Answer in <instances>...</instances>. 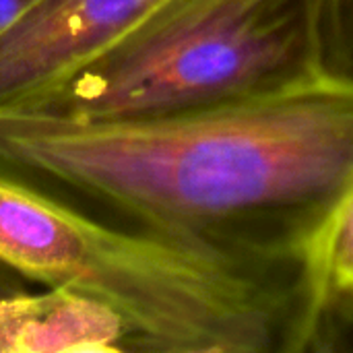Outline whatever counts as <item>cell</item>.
Returning <instances> with one entry per match:
<instances>
[{
	"mask_svg": "<svg viewBox=\"0 0 353 353\" xmlns=\"http://www.w3.org/2000/svg\"><path fill=\"white\" fill-rule=\"evenodd\" d=\"M0 172L126 223L302 261L353 178V77L314 66L250 93L103 120L2 105Z\"/></svg>",
	"mask_w": 353,
	"mask_h": 353,
	"instance_id": "cell-1",
	"label": "cell"
},
{
	"mask_svg": "<svg viewBox=\"0 0 353 353\" xmlns=\"http://www.w3.org/2000/svg\"><path fill=\"white\" fill-rule=\"evenodd\" d=\"M0 265L87 294L124 323L128 352H321L325 323L298 256L242 240L105 221L0 172Z\"/></svg>",
	"mask_w": 353,
	"mask_h": 353,
	"instance_id": "cell-2",
	"label": "cell"
},
{
	"mask_svg": "<svg viewBox=\"0 0 353 353\" xmlns=\"http://www.w3.org/2000/svg\"><path fill=\"white\" fill-rule=\"evenodd\" d=\"M314 66H323L314 0H159L89 60L12 105L79 120L157 114Z\"/></svg>",
	"mask_w": 353,
	"mask_h": 353,
	"instance_id": "cell-3",
	"label": "cell"
},
{
	"mask_svg": "<svg viewBox=\"0 0 353 353\" xmlns=\"http://www.w3.org/2000/svg\"><path fill=\"white\" fill-rule=\"evenodd\" d=\"M159 0H29L0 29V105L19 103L89 60Z\"/></svg>",
	"mask_w": 353,
	"mask_h": 353,
	"instance_id": "cell-4",
	"label": "cell"
},
{
	"mask_svg": "<svg viewBox=\"0 0 353 353\" xmlns=\"http://www.w3.org/2000/svg\"><path fill=\"white\" fill-rule=\"evenodd\" d=\"M128 333L103 302L64 288L0 296V353H122Z\"/></svg>",
	"mask_w": 353,
	"mask_h": 353,
	"instance_id": "cell-5",
	"label": "cell"
},
{
	"mask_svg": "<svg viewBox=\"0 0 353 353\" xmlns=\"http://www.w3.org/2000/svg\"><path fill=\"white\" fill-rule=\"evenodd\" d=\"M302 265L327 339L331 306L353 300V178L306 236Z\"/></svg>",
	"mask_w": 353,
	"mask_h": 353,
	"instance_id": "cell-6",
	"label": "cell"
},
{
	"mask_svg": "<svg viewBox=\"0 0 353 353\" xmlns=\"http://www.w3.org/2000/svg\"><path fill=\"white\" fill-rule=\"evenodd\" d=\"M321 62L353 77V0H314Z\"/></svg>",
	"mask_w": 353,
	"mask_h": 353,
	"instance_id": "cell-7",
	"label": "cell"
},
{
	"mask_svg": "<svg viewBox=\"0 0 353 353\" xmlns=\"http://www.w3.org/2000/svg\"><path fill=\"white\" fill-rule=\"evenodd\" d=\"M29 0H0V29L6 27L25 6Z\"/></svg>",
	"mask_w": 353,
	"mask_h": 353,
	"instance_id": "cell-8",
	"label": "cell"
},
{
	"mask_svg": "<svg viewBox=\"0 0 353 353\" xmlns=\"http://www.w3.org/2000/svg\"><path fill=\"white\" fill-rule=\"evenodd\" d=\"M21 290H23V279L0 265V296L14 294V292H21Z\"/></svg>",
	"mask_w": 353,
	"mask_h": 353,
	"instance_id": "cell-9",
	"label": "cell"
}]
</instances>
